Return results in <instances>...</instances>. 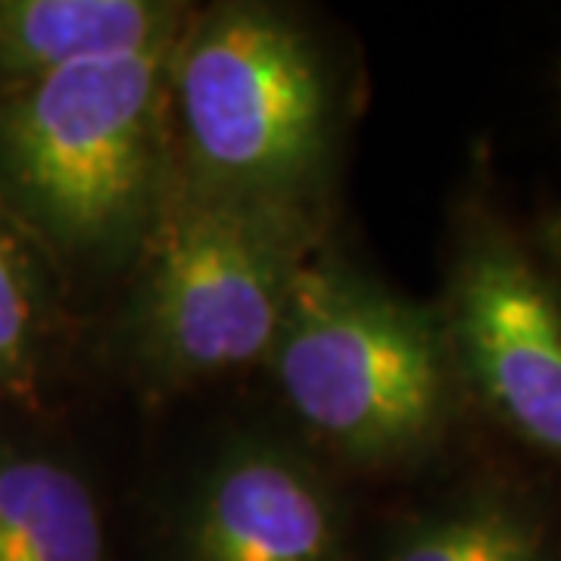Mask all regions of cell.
Here are the masks:
<instances>
[{"instance_id": "30bf717a", "label": "cell", "mask_w": 561, "mask_h": 561, "mask_svg": "<svg viewBox=\"0 0 561 561\" xmlns=\"http://www.w3.org/2000/svg\"><path fill=\"white\" fill-rule=\"evenodd\" d=\"M38 337V302L20 243L0 221V381L20 378L32 365Z\"/></svg>"}, {"instance_id": "7a4b0ae2", "label": "cell", "mask_w": 561, "mask_h": 561, "mask_svg": "<svg viewBox=\"0 0 561 561\" xmlns=\"http://www.w3.org/2000/svg\"><path fill=\"white\" fill-rule=\"evenodd\" d=\"M175 44L66 66L0 103V172L57 241L106 247L150 213Z\"/></svg>"}, {"instance_id": "3957f363", "label": "cell", "mask_w": 561, "mask_h": 561, "mask_svg": "<svg viewBox=\"0 0 561 561\" xmlns=\"http://www.w3.org/2000/svg\"><path fill=\"white\" fill-rule=\"evenodd\" d=\"M294 206L184 179L147 234L140 337L169 375L268 359L302 256Z\"/></svg>"}, {"instance_id": "6da1fadb", "label": "cell", "mask_w": 561, "mask_h": 561, "mask_svg": "<svg viewBox=\"0 0 561 561\" xmlns=\"http://www.w3.org/2000/svg\"><path fill=\"white\" fill-rule=\"evenodd\" d=\"M268 362L294 415L346 456L390 461L449 412L443 321L328 262H302Z\"/></svg>"}, {"instance_id": "ba28073f", "label": "cell", "mask_w": 561, "mask_h": 561, "mask_svg": "<svg viewBox=\"0 0 561 561\" xmlns=\"http://www.w3.org/2000/svg\"><path fill=\"white\" fill-rule=\"evenodd\" d=\"M0 561H106L101 508L72 468L0 453Z\"/></svg>"}, {"instance_id": "8992f818", "label": "cell", "mask_w": 561, "mask_h": 561, "mask_svg": "<svg viewBox=\"0 0 561 561\" xmlns=\"http://www.w3.org/2000/svg\"><path fill=\"white\" fill-rule=\"evenodd\" d=\"M343 518L321 478L275 446L221 456L187 508L184 561H343Z\"/></svg>"}, {"instance_id": "8fae6325", "label": "cell", "mask_w": 561, "mask_h": 561, "mask_svg": "<svg viewBox=\"0 0 561 561\" xmlns=\"http://www.w3.org/2000/svg\"><path fill=\"white\" fill-rule=\"evenodd\" d=\"M552 247H556V253H559L561 260V219L556 221V228H552Z\"/></svg>"}, {"instance_id": "5b68a950", "label": "cell", "mask_w": 561, "mask_h": 561, "mask_svg": "<svg viewBox=\"0 0 561 561\" xmlns=\"http://www.w3.org/2000/svg\"><path fill=\"white\" fill-rule=\"evenodd\" d=\"M449 359L522 440L561 465V300L518 243H465L443 321Z\"/></svg>"}, {"instance_id": "277c9868", "label": "cell", "mask_w": 561, "mask_h": 561, "mask_svg": "<svg viewBox=\"0 0 561 561\" xmlns=\"http://www.w3.org/2000/svg\"><path fill=\"white\" fill-rule=\"evenodd\" d=\"M169 88L191 179L297 209L328 140V84L300 28L262 7H221L175 44Z\"/></svg>"}, {"instance_id": "52a82bcc", "label": "cell", "mask_w": 561, "mask_h": 561, "mask_svg": "<svg viewBox=\"0 0 561 561\" xmlns=\"http://www.w3.org/2000/svg\"><path fill=\"white\" fill-rule=\"evenodd\" d=\"M179 41V7L153 0H0V79L35 81L88 60Z\"/></svg>"}, {"instance_id": "9c48e42d", "label": "cell", "mask_w": 561, "mask_h": 561, "mask_svg": "<svg viewBox=\"0 0 561 561\" xmlns=\"http://www.w3.org/2000/svg\"><path fill=\"white\" fill-rule=\"evenodd\" d=\"M387 561H556V552L530 508L481 493L405 527Z\"/></svg>"}]
</instances>
